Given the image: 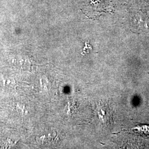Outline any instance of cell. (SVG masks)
Returning <instances> with one entry per match:
<instances>
[{
	"instance_id": "obj_1",
	"label": "cell",
	"mask_w": 149,
	"mask_h": 149,
	"mask_svg": "<svg viewBox=\"0 0 149 149\" xmlns=\"http://www.w3.org/2000/svg\"><path fill=\"white\" fill-rule=\"evenodd\" d=\"M103 1V0H90L91 3L95 5H97V4L102 3Z\"/></svg>"
},
{
	"instance_id": "obj_2",
	"label": "cell",
	"mask_w": 149,
	"mask_h": 149,
	"mask_svg": "<svg viewBox=\"0 0 149 149\" xmlns=\"http://www.w3.org/2000/svg\"><path fill=\"white\" fill-rule=\"evenodd\" d=\"M139 1L145 3H149V0H139Z\"/></svg>"
}]
</instances>
